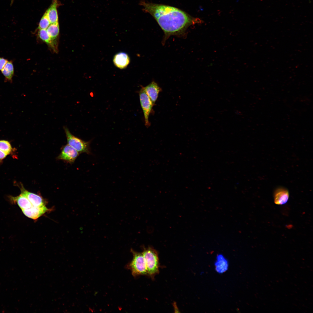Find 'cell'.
Returning <instances> with one entry per match:
<instances>
[{"mask_svg":"<svg viewBox=\"0 0 313 313\" xmlns=\"http://www.w3.org/2000/svg\"><path fill=\"white\" fill-rule=\"evenodd\" d=\"M139 4L143 6L144 12L154 18L163 30L164 33L163 42L171 36L183 35L190 26L202 21L172 6L144 1H141Z\"/></svg>","mask_w":313,"mask_h":313,"instance_id":"cell-1","label":"cell"},{"mask_svg":"<svg viewBox=\"0 0 313 313\" xmlns=\"http://www.w3.org/2000/svg\"><path fill=\"white\" fill-rule=\"evenodd\" d=\"M142 253L144 258L147 270L148 275L152 279L159 273V263L158 253L152 247H143Z\"/></svg>","mask_w":313,"mask_h":313,"instance_id":"cell-2","label":"cell"},{"mask_svg":"<svg viewBox=\"0 0 313 313\" xmlns=\"http://www.w3.org/2000/svg\"><path fill=\"white\" fill-rule=\"evenodd\" d=\"M68 144L75 149L79 154L85 153L91 154L90 141H86L74 136L71 133L68 128L63 127Z\"/></svg>","mask_w":313,"mask_h":313,"instance_id":"cell-3","label":"cell"},{"mask_svg":"<svg viewBox=\"0 0 313 313\" xmlns=\"http://www.w3.org/2000/svg\"><path fill=\"white\" fill-rule=\"evenodd\" d=\"M131 251L133 256L129 266L132 274L135 276L148 275L146 263L142 253Z\"/></svg>","mask_w":313,"mask_h":313,"instance_id":"cell-4","label":"cell"},{"mask_svg":"<svg viewBox=\"0 0 313 313\" xmlns=\"http://www.w3.org/2000/svg\"><path fill=\"white\" fill-rule=\"evenodd\" d=\"M139 96L141 105L144 114L145 125L148 128L150 125L149 117L153 105L142 86L139 92Z\"/></svg>","mask_w":313,"mask_h":313,"instance_id":"cell-5","label":"cell"},{"mask_svg":"<svg viewBox=\"0 0 313 313\" xmlns=\"http://www.w3.org/2000/svg\"><path fill=\"white\" fill-rule=\"evenodd\" d=\"M61 148V152L57 157L58 159L72 163L79 155V154L75 149L68 144L62 146Z\"/></svg>","mask_w":313,"mask_h":313,"instance_id":"cell-6","label":"cell"},{"mask_svg":"<svg viewBox=\"0 0 313 313\" xmlns=\"http://www.w3.org/2000/svg\"><path fill=\"white\" fill-rule=\"evenodd\" d=\"M20 188L21 194L26 196L33 206H41L45 205L46 202L41 196L29 192L24 188L22 184L21 185Z\"/></svg>","mask_w":313,"mask_h":313,"instance_id":"cell-7","label":"cell"},{"mask_svg":"<svg viewBox=\"0 0 313 313\" xmlns=\"http://www.w3.org/2000/svg\"><path fill=\"white\" fill-rule=\"evenodd\" d=\"M21 210L26 216L34 220H36L49 210L46 205L41 206L32 205L30 208Z\"/></svg>","mask_w":313,"mask_h":313,"instance_id":"cell-8","label":"cell"},{"mask_svg":"<svg viewBox=\"0 0 313 313\" xmlns=\"http://www.w3.org/2000/svg\"><path fill=\"white\" fill-rule=\"evenodd\" d=\"M143 88L154 106L157 99L159 93L161 91V88L154 81L146 86L143 87Z\"/></svg>","mask_w":313,"mask_h":313,"instance_id":"cell-9","label":"cell"},{"mask_svg":"<svg viewBox=\"0 0 313 313\" xmlns=\"http://www.w3.org/2000/svg\"><path fill=\"white\" fill-rule=\"evenodd\" d=\"M289 195V192L287 189L283 188L277 189L274 193L275 203L279 205L285 204L288 200Z\"/></svg>","mask_w":313,"mask_h":313,"instance_id":"cell-10","label":"cell"},{"mask_svg":"<svg viewBox=\"0 0 313 313\" xmlns=\"http://www.w3.org/2000/svg\"><path fill=\"white\" fill-rule=\"evenodd\" d=\"M113 61L114 65L117 67L123 69L127 66L130 63V59L126 53L120 52L114 56Z\"/></svg>","mask_w":313,"mask_h":313,"instance_id":"cell-11","label":"cell"},{"mask_svg":"<svg viewBox=\"0 0 313 313\" xmlns=\"http://www.w3.org/2000/svg\"><path fill=\"white\" fill-rule=\"evenodd\" d=\"M9 198L12 203H16L21 210L30 208L32 206L28 199L21 194L16 196H9Z\"/></svg>","mask_w":313,"mask_h":313,"instance_id":"cell-12","label":"cell"},{"mask_svg":"<svg viewBox=\"0 0 313 313\" xmlns=\"http://www.w3.org/2000/svg\"><path fill=\"white\" fill-rule=\"evenodd\" d=\"M57 0H54L50 6L45 12L50 24L58 22V17L57 8Z\"/></svg>","mask_w":313,"mask_h":313,"instance_id":"cell-13","label":"cell"},{"mask_svg":"<svg viewBox=\"0 0 313 313\" xmlns=\"http://www.w3.org/2000/svg\"><path fill=\"white\" fill-rule=\"evenodd\" d=\"M38 35L42 41L45 43L53 52H57L58 51V47L54 44L50 36L46 30L39 29Z\"/></svg>","mask_w":313,"mask_h":313,"instance_id":"cell-14","label":"cell"},{"mask_svg":"<svg viewBox=\"0 0 313 313\" xmlns=\"http://www.w3.org/2000/svg\"><path fill=\"white\" fill-rule=\"evenodd\" d=\"M46 30L55 45L58 47L57 41L59 33L58 22L50 24Z\"/></svg>","mask_w":313,"mask_h":313,"instance_id":"cell-15","label":"cell"},{"mask_svg":"<svg viewBox=\"0 0 313 313\" xmlns=\"http://www.w3.org/2000/svg\"><path fill=\"white\" fill-rule=\"evenodd\" d=\"M1 71L5 77V81L11 82L14 74V66L12 61H8Z\"/></svg>","mask_w":313,"mask_h":313,"instance_id":"cell-16","label":"cell"},{"mask_svg":"<svg viewBox=\"0 0 313 313\" xmlns=\"http://www.w3.org/2000/svg\"><path fill=\"white\" fill-rule=\"evenodd\" d=\"M0 150L8 155L12 153V148L9 141L6 140H0Z\"/></svg>","mask_w":313,"mask_h":313,"instance_id":"cell-17","label":"cell"},{"mask_svg":"<svg viewBox=\"0 0 313 313\" xmlns=\"http://www.w3.org/2000/svg\"><path fill=\"white\" fill-rule=\"evenodd\" d=\"M50 24L49 20L45 13L40 20L38 28L39 29L46 30Z\"/></svg>","mask_w":313,"mask_h":313,"instance_id":"cell-18","label":"cell"},{"mask_svg":"<svg viewBox=\"0 0 313 313\" xmlns=\"http://www.w3.org/2000/svg\"><path fill=\"white\" fill-rule=\"evenodd\" d=\"M8 61L3 57H0V70L3 68Z\"/></svg>","mask_w":313,"mask_h":313,"instance_id":"cell-19","label":"cell"},{"mask_svg":"<svg viewBox=\"0 0 313 313\" xmlns=\"http://www.w3.org/2000/svg\"><path fill=\"white\" fill-rule=\"evenodd\" d=\"M8 155L7 154L0 150V161L6 158Z\"/></svg>","mask_w":313,"mask_h":313,"instance_id":"cell-20","label":"cell"}]
</instances>
